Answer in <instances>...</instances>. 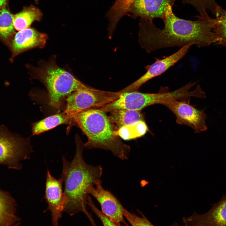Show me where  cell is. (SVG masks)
Instances as JSON below:
<instances>
[{"instance_id":"cell-4","label":"cell","mask_w":226,"mask_h":226,"mask_svg":"<svg viewBox=\"0 0 226 226\" xmlns=\"http://www.w3.org/2000/svg\"><path fill=\"white\" fill-rule=\"evenodd\" d=\"M55 60V57H52L48 61H40L37 67L30 65L27 67L30 76L40 80L46 87L50 105L59 109L65 97L75 91L89 87L59 67Z\"/></svg>"},{"instance_id":"cell-26","label":"cell","mask_w":226,"mask_h":226,"mask_svg":"<svg viewBox=\"0 0 226 226\" xmlns=\"http://www.w3.org/2000/svg\"><path fill=\"white\" fill-rule=\"evenodd\" d=\"M89 219L91 223L92 226H97L92 216H90L89 218Z\"/></svg>"},{"instance_id":"cell-14","label":"cell","mask_w":226,"mask_h":226,"mask_svg":"<svg viewBox=\"0 0 226 226\" xmlns=\"http://www.w3.org/2000/svg\"><path fill=\"white\" fill-rule=\"evenodd\" d=\"M43 17L41 10L31 5L25 7L19 12L13 15V25L14 29L19 31L30 27L35 21H40Z\"/></svg>"},{"instance_id":"cell-23","label":"cell","mask_w":226,"mask_h":226,"mask_svg":"<svg viewBox=\"0 0 226 226\" xmlns=\"http://www.w3.org/2000/svg\"><path fill=\"white\" fill-rule=\"evenodd\" d=\"M139 213L141 216L131 213L124 208L123 210L124 217L129 222L131 226H154L144 214L140 212Z\"/></svg>"},{"instance_id":"cell-22","label":"cell","mask_w":226,"mask_h":226,"mask_svg":"<svg viewBox=\"0 0 226 226\" xmlns=\"http://www.w3.org/2000/svg\"><path fill=\"white\" fill-rule=\"evenodd\" d=\"M184 3H187L193 6L199 14L198 16L202 18L209 16L207 11L214 15L216 8L218 5L215 0H182Z\"/></svg>"},{"instance_id":"cell-28","label":"cell","mask_w":226,"mask_h":226,"mask_svg":"<svg viewBox=\"0 0 226 226\" xmlns=\"http://www.w3.org/2000/svg\"><path fill=\"white\" fill-rule=\"evenodd\" d=\"M19 226V225H18V224H17L16 225H12V226Z\"/></svg>"},{"instance_id":"cell-6","label":"cell","mask_w":226,"mask_h":226,"mask_svg":"<svg viewBox=\"0 0 226 226\" xmlns=\"http://www.w3.org/2000/svg\"><path fill=\"white\" fill-rule=\"evenodd\" d=\"M32 152L28 140L0 125V164L10 169H20L22 166L20 161L29 158Z\"/></svg>"},{"instance_id":"cell-8","label":"cell","mask_w":226,"mask_h":226,"mask_svg":"<svg viewBox=\"0 0 226 226\" xmlns=\"http://www.w3.org/2000/svg\"><path fill=\"white\" fill-rule=\"evenodd\" d=\"M185 46L173 54L155 62L146 67V72L141 77L126 88L120 90L122 93L136 91L143 84L150 79L160 75L180 60L188 52L191 46Z\"/></svg>"},{"instance_id":"cell-3","label":"cell","mask_w":226,"mask_h":226,"mask_svg":"<svg viewBox=\"0 0 226 226\" xmlns=\"http://www.w3.org/2000/svg\"><path fill=\"white\" fill-rule=\"evenodd\" d=\"M106 113L97 108L89 109L78 113L73 119L87 137L84 148L108 150L117 157L127 159L130 147L116 135Z\"/></svg>"},{"instance_id":"cell-13","label":"cell","mask_w":226,"mask_h":226,"mask_svg":"<svg viewBox=\"0 0 226 226\" xmlns=\"http://www.w3.org/2000/svg\"><path fill=\"white\" fill-rule=\"evenodd\" d=\"M185 226H226V198L203 214L196 213L182 218Z\"/></svg>"},{"instance_id":"cell-11","label":"cell","mask_w":226,"mask_h":226,"mask_svg":"<svg viewBox=\"0 0 226 226\" xmlns=\"http://www.w3.org/2000/svg\"><path fill=\"white\" fill-rule=\"evenodd\" d=\"M47 39L46 34L33 28L19 31L15 34L9 46L12 53V60L26 51L35 48L43 47Z\"/></svg>"},{"instance_id":"cell-21","label":"cell","mask_w":226,"mask_h":226,"mask_svg":"<svg viewBox=\"0 0 226 226\" xmlns=\"http://www.w3.org/2000/svg\"><path fill=\"white\" fill-rule=\"evenodd\" d=\"M214 15V29L218 39L217 44L226 47V9L218 5Z\"/></svg>"},{"instance_id":"cell-15","label":"cell","mask_w":226,"mask_h":226,"mask_svg":"<svg viewBox=\"0 0 226 226\" xmlns=\"http://www.w3.org/2000/svg\"><path fill=\"white\" fill-rule=\"evenodd\" d=\"M110 112L108 117L116 131L123 126L139 121H145L144 116L141 111L118 110Z\"/></svg>"},{"instance_id":"cell-19","label":"cell","mask_w":226,"mask_h":226,"mask_svg":"<svg viewBox=\"0 0 226 226\" xmlns=\"http://www.w3.org/2000/svg\"><path fill=\"white\" fill-rule=\"evenodd\" d=\"M69 122H70V120L64 112L49 116L33 124V135H38L60 125Z\"/></svg>"},{"instance_id":"cell-18","label":"cell","mask_w":226,"mask_h":226,"mask_svg":"<svg viewBox=\"0 0 226 226\" xmlns=\"http://www.w3.org/2000/svg\"><path fill=\"white\" fill-rule=\"evenodd\" d=\"M15 207V202L10 195L0 189V226H11L17 219Z\"/></svg>"},{"instance_id":"cell-20","label":"cell","mask_w":226,"mask_h":226,"mask_svg":"<svg viewBox=\"0 0 226 226\" xmlns=\"http://www.w3.org/2000/svg\"><path fill=\"white\" fill-rule=\"evenodd\" d=\"M148 130L145 121H140L119 128L116 131V134L119 137L127 140L141 137Z\"/></svg>"},{"instance_id":"cell-17","label":"cell","mask_w":226,"mask_h":226,"mask_svg":"<svg viewBox=\"0 0 226 226\" xmlns=\"http://www.w3.org/2000/svg\"><path fill=\"white\" fill-rule=\"evenodd\" d=\"M13 18L7 5L0 8V40L9 47L15 34Z\"/></svg>"},{"instance_id":"cell-12","label":"cell","mask_w":226,"mask_h":226,"mask_svg":"<svg viewBox=\"0 0 226 226\" xmlns=\"http://www.w3.org/2000/svg\"><path fill=\"white\" fill-rule=\"evenodd\" d=\"M175 0H135L127 15L133 18L150 19L164 17L170 6Z\"/></svg>"},{"instance_id":"cell-1","label":"cell","mask_w":226,"mask_h":226,"mask_svg":"<svg viewBox=\"0 0 226 226\" xmlns=\"http://www.w3.org/2000/svg\"><path fill=\"white\" fill-rule=\"evenodd\" d=\"M191 21L180 19L173 12L172 6L167 9L162 19L163 29L157 27L153 20L140 19L139 42L148 52L173 47H182L190 44L199 48L218 43L213 27V18L200 17Z\"/></svg>"},{"instance_id":"cell-27","label":"cell","mask_w":226,"mask_h":226,"mask_svg":"<svg viewBox=\"0 0 226 226\" xmlns=\"http://www.w3.org/2000/svg\"><path fill=\"white\" fill-rule=\"evenodd\" d=\"M170 226H180L179 224L176 222L174 223Z\"/></svg>"},{"instance_id":"cell-9","label":"cell","mask_w":226,"mask_h":226,"mask_svg":"<svg viewBox=\"0 0 226 226\" xmlns=\"http://www.w3.org/2000/svg\"><path fill=\"white\" fill-rule=\"evenodd\" d=\"M87 192L97 200L100 205L101 211L117 226H121L122 223L127 225L124 219V207L112 193L103 188L100 180L89 186Z\"/></svg>"},{"instance_id":"cell-25","label":"cell","mask_w":226,"mask_h":226,"mask_svg":"<svg viewBox=\"0 0 226 226\" xmlns=\"http://www.w3.org/2000/svg\"><path fill=\"white\" fill-rule=\"evenodd\" d=\"M8 0H0V8L7 6Z\"/></svg>"},{"instance_id":"cell-2","label":"cell","mask_w":226,"mask_h":226,"mask_svg":"<svg viewBox=\"0 0 226 226\" xmlns=\"http://www.w3.org/2000/svg\"><path fill=\"white\" fill-rule=\"evenodd\" d=\"M76 151L72 161L62 158L63 168L61 178L64 184L65 204L64 211L70 215L87 210V192L89 187L100 180L102 169L100 165H89L83 156L84 144L76 138Z\"/></svg>"},{"instance_id":"cell-10","label":"cell","mask_w":226,"mask_h":226,"mask_svg":"<svg viewBox=\"0 0 226 226\" xmlns=\"http://www.w3.org/2000/svg\"><path fill=\"white\" fill-rule=\"evenodd\" d=\"M63 182L61 177L56 179L47 170L45 197L48 204L47 209L51 213L53 226H58L59 220L64 211L65 197L62 187Z\"/></svg>"},{"instance_id":"cell-16","label":"cell","mask_w":226,"mask_h":226,"mask_svg":"<svg viewBox=\"0 0 226 226\" xmlns=\"http://www.w3.org/2000/svg\"><path fill=\"white\" fill-rule=\"evenodd\" d=\"M135 0H116L107 13L109 23L108 32L113 33L121 19L127 15L130 8Z\"/></svg>"},{"instance_id":"cell-24","label":"cell","mask_w":226,"mask_h":226,"mask_svg":"<svg viewBox=\"0 0 226 226\" xmlns=\"http://www.w3.org/2000/svg\"><path fill=\"white\" fill-rule=\"evenodd\" d=\"M87 205L89 206L100 220L103 226H117L113 222L107 217L101 210L99 209L96 207L89 196L87 200Z\"/></svg>"},{"instance_id":"cell-7","label":"cell","mask_w":226,"mask_h":226,"mask_svg":"<svg viewBox=\"0 0 226 226\" xmlns=\"http://www.w3.org/2000/svg\"><path fill=\"white\" fill-rule=\"evenodd\" d=\"M163 105L175 115L177 124L191 127L195 133L205 131L207 129L205 122L207 115L204 110L197 109L190 105L188 100L172 99Z\"/></svg>"},{"instance_id":"cell-5","label":"cell","mask_w":226,"mask_h":226,"mask_svg":"<svg viewBox=\"0 0 226 226\" xmlns=\"http://www.w3.org/2000/svg\"><path fill=\"white\" fill-rule=\"evenodd\" d=\"M122 94L105 91L90 87L75 91L67 97L64 111L70 122L78 113L91 108H97L108 104L117 98Z\"/></svg>"}]
</instances>
